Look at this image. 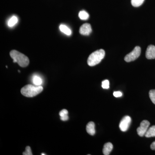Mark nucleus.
<instances>
[{
  "label": "nucleus",
  "mask_w": 155,
  "mask_h": 155,
  "mask_svg": "<svg viewBox=\"0 0 155 155\" xmlns=\"http://www.w3.org/2000/svg\"><path fill=\"white\" fill-rule=\"evenodd\" d=\"M150 148L153 150H155V141L153 142L151 145Z\"/></svg>",
  "instance_id": "4be33fe9"
},
{
  "label": "nucleus",
  "mask_w": 155,
  "mask_h": 155,
  "mask_svg": "<svg viewBox=\"0 0 155 155\" xmlns=\"http://www.w3.org/2000/svg\"><path fill=\"white\" fill-rule=\"evenodd\" d=\"M113 149V145L110 142L104 144L103 150V152L104 155H109Z\"/></svg>",
  "instance_id": "9d476101"
},
{
  "label": "nucleus",
  "mask_w": 155,
  "mask_h": 155,
  "mask_svg": "<svg viewBox=\"0 0 155 155\" xmlns=\"http://www.w3.org/2000/svg\"><path fill=\"white\" fill-rule=\"evenodd\" d=\"M18 18L16 16H13L11 19H9L8 22V25L10 27L14 26L18 22Z\"/></svg>",
  "instance_id": "2eb2a0df"
},
{
  "label": "nucleus",
  "mask_w": 155,
  "mask_h": 155,
  "mask_svg": "<svg viewBox=\"0 0 155 155\" xmlns=\"http://www.w3.org/2000/svg\"><path fill=\"white\" fill-rule=\"evenodd\" d=\"M150 125V122L147 120H143L140 123V126L137 129V134L140 136H145Z\"/></svg>",
  "instance_id": "39448f33"
},
{
  "label": "nucleus",
  "mask_w": 155,
  "mask_h": 155,
  "mask_svg": "<svg viewBox=\"0 0 155 155\" xmlns=\"http://www.w3.org/2000/svg\"><path fill=\"white\" fill-rule=\"evenodd\" d=\"M32 82L36 86H40L42 84V80L40 77L35 75L32 78Z\"/></svg>",
  "instance_id": "4468645a"
},
{
  "label": "nucleus",
  "mask_w": 155,
  "mask_h": 155,
  "mask_svg": "<svg viewBox=\"0 0 155 155\" xmlns=\"http://www.w3.org/2000/svg\"><path fill=\"white\" fill-rule=\"evenodd\" d=\"M68 111L67 110L64 109L62 110L59 113V115L61 116V120L63 121H66L68 120L69 117L68 116Z\"/></svg>",
  "instance_id": "ddd939ff"
},
{
  "label": "nucleus",
  "mask_w": 155,
  "mask_h": 155,
  "mask_svg": "<svg viewBox=\"0 0 155 155\" xmlns=\"http://www.w3.org/2000/svg\"><path fill=\"white\" fill-rule=\"evenodd\" d=\"M131 121V118L130 116H126L123 117L119 125L120 130L123 132L127 131L130 126Z\"/></svg>",
  "instance_id": "423d86ee"
},
{
  "label": "nucleus",
  "mask_w": 155,
  "mask_h": 155,
  "mask_svg": "<svg viewBox=\"0 0 155 155\" xmlns=\"http://www.w3.org/2000/svg\"><path fill=\"white\" fill-rule=\"evenodd\" d=\"M18 72H20V71H19V70H18Z\"/></svg>",
  "instance_id": "b1692460"
},
{
  "label": "nucleus",
  "mask_w": 155,
  "mask_h": 155,
  "mask_svg": "<svg viewBox=\"0 0 155 155\" xmlns=\"http://www.w3.org/2000/svg\"><path fill=\"white\" fill-rule=\"evenodd\" d=\"M78 17L81 20H87L88 19L89 15L87 12L84 11H81L78 14Z\"/></svg>",
  "instance_id": "dca6fc26"
},
{
  "label": "nucleus",
  "mask_w": 155,
  "mask_h": 155,
  "mask_svg": "<svg viewBox=\"0 0 155 155\" xmlns=\"http://www.w3.org/2000/svg\"><path fill=\"white\" fill-rule=\"evenodd\" d=\"M105 52L103 49L97 50L92 53L87 59V64L90 67H93L100 62L104 58Z\"/></svg>",
  "instance_id": "7ed1b4c3"
},
{
  "label": "nucleus",
  "mask_w": 155,
  "mask_h": 155,
  "mask_svg": "<svg viewBox=\"0 0 155 155\" xmlns=\"http://www.w3.org/2000/svg\"><path fill=\"white\" fill-rule=\"evenodd\" d=\"M23 155H32V152H31V149L29 146H27L25 147V151L22 153Z\"/></svg>",
  "instance_id": "aec40b11"
},
{
  "label": "nucleus",
  "mask_w": 155,
  "mask_h": 155,
  "mask_svg": "<svg viewBox=\"0 0 155 155\" xmlns=\"http://www.w3.org/2000/svg\"><path fill=\"white\" fill-rule=\"evenodd\" d=\"M146 137H155V125H153L148 129L145 134Z\"/></svg>",
  "instance_id": "9b49d317"
},
{
  "label": "nucleus",
  "mask_w": 155,
  "mask_h": 155,
  "mask_svg": "<svg viewBox=\"0 0 155 155\" xmlns=\"http://www.w3.org/2000/svg\"><path fill=\"white\" fill-rule=\"evenodd\" d=\"M149 96L152 102L155 104V90H151L150 91Z\"/></svg>",
  "instance_id": "a211bd4d"
},
{
  "label": "nucleus",
  "mask_w": 155,
  "mask_h": 155,
  "mask_svg": "<svg viewBox=\"0 0 155 155\" xmlns=\"http://www.w3.org/2000/svg\"><path fill=\"white\" fill-rule=\"evenodd\" d=\"M86 130L87 133L90 135L93 136L95 134V124L94 122H89L86 126Z\"/></svg>",
  "instance_id": "1a4fd4ad"
},
{
  "label": "nucleus",
  "mask_w": 155,
  "mask_h": 155,
  "mask_svg": "<svg viewBox=\"0 0 155 155\" xmlns=\"http://www.w3.org/2000/svg\"><path fill=\"white\" fill-rule=\"evenodd\" d=\"M141 53V49L139 46H136L134 48L133 51L127 54L125 57V61L127 62H130L136 60L140 56Z\"/></svg>",
  "instance_id": "20e7f679"
},
{
  "label": "nucleus",
  "mask_w": 155,
  "mask_h": 155,
  "mask_svg": "<svg viewBox=\"0 0 155 155\" xmlns=\"http://www.w3.org/2000/svg\"><path fill=\"white\" fill-rule=\"evenodd\" d=\"M146 57L147 59H155V46L153 45H150L147 48L146 52Z\"/></svg>",
  "instance_id": "6e6552de"
},
{
  "label": "nucleus",
  "mask_w": 155,
  "mask_h": 155,
  "mask_svg": "<svg viewBox=\"0 0 155 155\" xmlns=\"http://www.w3.org/2000/svg\"><path fill=\"white\" fill-rule=\"evenodd\" d=\"M102 87L104 89H109L110 87V82L108 80L103 81L102 82Z\"/></svg>",
  "instance_id": "6ab92c4d"
},
{
  "label": "nucleus",
  "mask_w": 155,
  "mask_h": 155,
  "mask_svg": "<svg viewBox=\"0 0 155 155\" xmlns=\"http://www.w3.org/2000/svg\"><path fill=\"white\" fill-rule=\"evenodd\" d=\"M144 0H131L132 5L134 7H138L142 5Z\"/></svg>",
  "instance_id": "f3484780"
},
{
  "label": "nucleus",
  "mask_w": 155,
  "mask_h": 155,
  "mask_svg": "<svg viewBox=\"0 0 155 155\" xmlns=\"http://www.w3.org/2000/svg\"><path fill=\"white\" fill-rule=\"evenodd\" d=\"M14 63H17L20 67H25L29 64V60L27 56L16 50H12L10 53Z\"/></svg>",
  "instance_id": "f257e3e1"
},
{
  "label": "nucleus",
  "mask_w": 155,
  "mask_h": 155,
  "mask_svg": "<svg viewBox=\"0 0 155 155\" xmlns=\"http://www.w3.org/2000/svg\"><path fill=\"white\" fill-rule=\"evenodd\" d=\"M43 90V88L41 85L34 86L31 84H27L21 89V93L24 96L32 97L39 94Z\"/></svg>",
  "instance_id": "f03ea898"
},
{
  "label": "nucleus",
  "mask_w": 155,
  "mask_h": 155,
  "mask_svg": "<svg viewBox=\"0 0 155 155\" xmlns=\"http://www.w3.org/2000/svg\"><path fill=\"white\" fill-rule=\"evenodd\" d=\"M59 28H60V30L61 31L67 35H71L72 34V31L70 30V28H68L66 25L62 24V25H60Z\"/></svg>",
  "instance_id": "f8f14e48"
},
{
  "label": "nucleus",
  "mask_w": 155,
  "mask_h": 155,
  "mask_svg": "<svg viewBox=\"0 0 155 155\" xmlns=\"http://www.w3.org/2000/svg\"><path fill=\"white\" fill-rule=\"evenodd\" d=\"M92 32L91 25L89 23H84L81 26L79 33L82 35H89Z\"/></svg>",
  "instance_id": "0eeeda50"
},
{
  "label": "nucleus",
  "mask_w": 155,
  "mask_h": 155,
  "mask_svg": "<svg viewBox=\"0 0 155 155\" xmlns=\"http://www.w3.org/2000/svg\"><path fill=\"white\" fill-rule=\"evenodd\" d=\"M114 95L116 97H119L122 96V94L120 91H115L114 93Z\"/></svg>",
  "instance_id": "412c9836"
},
{
  "label": "nucleus",
  "mask_w": 155,
  "mask_h": 155,
  "mask_svg": "<svg viewBox=\"0 0 155 155\" xmlns=\"http://www.w3.org/2000/svg\"><path fill=\"white\" fill-rule=\"evenodd\" d=\"M41 155H46V154H45L43 153H42Z\"/></svg>",
  "instance_id": "5701e85b"
}]
</instances>
